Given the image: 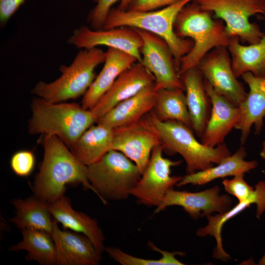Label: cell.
<instances>
[{
    "instance_id": "1",
    "label": "cell",
    "mask_w": 265,
    "mask_h": 265,
    "mask_svg": "<svg viewBox=\"0 0 265 265\" xmlns=\"http://www.w3.org/2000/svg\"><path fill=\"white\" fill-rule=\"evenodd\" d=\"M44 157L33 186L35 197L47 203L64 195L68 184L80 183L93 191L87 166L78 160L58 137L42 135Z\"/></svg>"
},
{
    "instance_id": "2",
    "label": "cell",
    "mask_w": 265,
    "mask_h": 265,
    "mask_svg": "<svg viewBox=\"0 0 265 265\" xmlns=\"http://www.w3.org/2000/svg\"><path fill=\"white\" fill-rule=\"evenodd\" d=\"M174 30L177 36L190 38L193 42L190 51L181 59L179 77L187 70L197 67L213 49L227 47L231 38L226 33L223 21L214 18L212 13L203 9L194 1L186 4L178 13Z\"/></svg>"
},
{
    "instance_id": "3",
    "label": "cell",
    "mask_w": 265,
    "mask_h": 265,
    "mask_svg": "<svg viewBox=\"0 0 265 265\" xmlns=\"http://www.w3.org/2000/svg\"><path fill=\"white\" fill-rule=\"evenodd\" d=\"M30 108L28 133L56 136L68 147L96 122L90 109L76 103H51L36 96Z\"/></svg>"
},
{
    "instance_id": "4",
    "label": "cell",
    "mask_w": 265,
    "mask_h": 265,
    "mask_svg": "<svg viewBox=\"0 0 265 265\" xmlns=\"http://www.w3.org/2000/svg\"><path fill=\"white\" fill-rule=\"evenodd\" d=\"M194 0H181L161 9L148 11L123 10L111 8L103 28L128 26L145 30L160 37L170 49L178 73L181 59L190 51L193 42L191 39L177 36L174 30V22L182 8Z\"/></svg>"
},
{
    "instance_id": "5",
    "label": "cell",
    "mask_w": 265,
    "mask_h": 265,
    "mask_svg": "<svg viewBox=\"0 0 265 265\" xmlns=\"http://www.w3.org/2000/svg\"><path fill=\"white\" fill-rule=\"evenodd\" d=\"M145 117L158 133L164 151L170 155L179 154L183 158L186 163V174L212 167L231 155L224 143L211 147L199 142L193 130L182 123L159 121L152 111Z\"/></svg>"
},
{
    "instance_id": "6",
    "label": "cell",
    "mask_w": 265,
    "mask_h": 265,
    "mask_svg": "<svg viewBox=\"0 0 265 265\" xmlns=\"http://www.w3.org/2000/svg\"><path fill=\"white\" fill-rule=\"evenodd\" d=\"M105 59L106 52L98 47L80 49L71 64L60 66L58 78L49 83L38 82L31 93L51 103L78 98L87 91L95 79V68Z\"/></svg>"
},
{
    "instance_id": "7",
    "label": "cell",
    "mask_w": 265,
    "mask_h": 265,
    "mask_svg": "<svg viewBox=\"0 0 265 265\" xmlns=\"http://www.w3.org/2000/svg\"><path fill=\"white\" fill-rule=\"evenodd\" d=\"M141 173L135 164L122 153L111 150L87 166L88 180L101 201L127 199Z\"/></svg>"
},
{
    "instance_id": "8",
    "label": "cell",
    "mask_w": 265,
    "mask_h": 265,
    "mask_svg": "<svg viewBox=\"0 0 265 265\" xmlns=\"http://www.w3.org/2000/svg\"><path fill=\"white\" fill-rule=\"evenodd\" d=\"M203 9L212 13L214 18L225 22L229 37L237 36L240 42L249 44L258 42L264 34L256 23L249 18L261 14L265 15V0H195Z\"/></svg>"
},
{
    "instance_id": "9",
    "label": "cell",
    "mask_w": 265,
    "mask_h": 265,
    "mask_svg": "<svg viewBox=\"0 0 265 265\" xmlns=\"http://www.w3.org/2000/svg\"><path fill=\"white\" fill-rule=\"evenodd\" d=\"M163 151L161 144L153 148L147 166L130 192L141 204L158 207L167 191L183 179L182 176L171 175V168L181 164L182 161L164 158Z\"/></svg>"
},
{
    "instance_id": "10",
    "label": "cell",
    "mask_w": 265,
    "mask_h": 265,
    "mask_svg": "<svg viewBox=\"0 0 265 265\" xmlns=\"http://www.w3.org/2000/svg\"><path fill=\"white\" fill-rule=\"evenodd\" d=\"M197 67L218 94L237 106L244 102L247 93L234 73L227 47H218L210 51Z\"/></svg>"
},
{
    "instance_id": "11",
    "label": "cell",
    "mask_w": 265,
    "mask_h": 265,
    "mask_svg": "<svg viewBox=\"0 0 265 265\" xmlns=\"http://www.w3.org/2000/svg\"><path fill=\"white\" fill-rule=\"evenodd\" d=\"M112 130V150L125 155L142 174L153 148L161 144L158 133L145 116L134 123Z\"/></svg>"
},
{
    "instance_id": "12",
    "label": "cell",
    "mask_w": 265,
    "mask_h": 265,
    "mask_svg": "<svg viewBox=\"0 0 265 265\" xmlns=\"http://www.w3.org/2000/svg\"><path fill=\"white\" fill-rule=\"evenodd\" d=\"M133 28L139 34L143 41L141 63L154 76L156 90L180 88L185 91L176 69L173 55L166 41L151 32Z\"/></svg>"
},
{
    "instance_id": "13",
    "label": "cell",
    "mask_w": 265,
    "mask_h": 265,
    "mask_svg": "<svg viewBox=\"0 0 265 265\" xmlns=\"http://www.w3.org/2000/svg\"><path fill=\"white\" fill-rule=\"evenodd\" d=\"M68 43L75 47L89 49L99 46L118 49L134 56L142 62V39L136 30L128 26L93 29L85 26L75 29Z\"/></svg>"
},
{
    "instance_id": "14",
    "label": "cell",
    "mask_w": 265,
    "mask_h": 265,
    "mask_svg": "<svg viewBox=\"0 0 265 265\" xmlns=\"http://www.w3.org/2000/svg\"><path fill=\"white\" fill-rule=\"evenodd\" d=\"M218 186L199 192L178 191L173 188L166 192L155 212H159L172 206L182 207L192 218L206 216L214 212L222 213L229 210L232 203L226 194H219Z\"/></svg>"
},
{
    "instance_id": "15",
    "label": "cell",
    "mask_w": 265,
    "mask_h": 265,
    "mask_svg": "<svg viewBox=\"0 0 265 265\" xmlns=\"http://www.w3.org/2000/svg\"><path fill=\"white\" fill-rule=\"evenodd\" d=\"M155 82L154 76L142 63H134L118 77L90 109L96 121L116 105Z\"/></svg>"
},
{
    "instance_id": "16",
    "label": "cell",
    "mask_w": 265,
    "mask_h": 265,
    "mask_svg": "<svg viewBox=\"0 0 265 265\" xmlns=\"http://www.w3.org/2000/svg\"><path fill=\"white\" fill-rule=\"evenodd\" d=\"M51 236L55 246L56 265H98L100 263L102 252L84 234L60 230L54 219Z\"/></svg>"
},
{
    "instance_id": "17",
    "label": "cell",
    "mask_w": 265,
    "mask_h": 265,
    "mask_svg": "<svg viewBox=\"0 0 265 265\" xmlns=\"http://www.w3.org/2000/svg\"><path fill=\"white\" fill-rule=\"evenodd\" d=\"M204 86L210 97L212 107L201 142L207 146L215 147L224 143L226 136L235 128L240 112L239 106L216 93L205 79Z\"/></svg>"
},
{
    "instance_id": "18",
    "label": "cell",
    "mask_w": 265,
    "mask_h": 265,
    "mask_svg": "<svg viewBox=\"0 0 265 265\" xmlns=\"http://www.w3.org/2000/svg\"><path fill=\"white\" fill-rule=\"evenodd\" d=\"M241 77L249 88L246 99L239 106L240 114L235 128L240 131V142L243 145L252 127L256 134L263 129L265 118V78L256 77L250 72L243 74Z\"/></svg>"
},
{
    "instance_id": "19",
    "label": "cell",
    "mask_w": 265,
    "mask_h": 265,
    "mask_svg": "<svg viewBox=\"0 0 265 265\" xmlns=\"http://www.w3.org/2000/svg\"><path fill=\"white\" fill-rule=\"evenodd\" d=\"M186 91L187 106L191 127L200 138L210 118L212 105L204 86V78L196 67L180 76Z\"/></svg>"
},
{
    "instance_id": "20",
    "label": "cell",
    "mask_w": 265,
    "mask_h": 265,
    "mask_svg": "<svg viewBox=\"0 0 265 265\" xmlns=\"http://www.w3.org/2000/svg\"><path fill=\"white\" fill-rule=\"evenodd\" d=\"M156 93L155 83L149 85L116 105L97 119L96 123L106 125L112 129L134 123L153 110Z\"/></svg>"
},
{
    "instance_id": "21",
    "label": "cell",
    "mask_w": 265,
    "mask_h": 265,
    "mask_svg": "<svg viewBox=\"0 0 265 265\" xmlns=\"http://www.w3.org/2000/svg\"><path fill=\"white\" fill-rule=\"evenodd\" d=\"M136 62H138L137 59L130 54L108 48L106 52V59L102 69L83 95L82 106L90 109L118 77Z\"/></svg>"
},
{
    "instance_id": "22",
    "label": "cell",
    "mask_w": 265,
    "mask_h": 265,
    "mask_svg": "<svg viewBox=\"0 0 265 265\" xmlns=\"http://www.w3.org/2000/svg\"><path fill=\"white\" fill-rule=\"evenodd\" d=\"M53 219L66 228L86 236L101 252L105 250V237L97 221L82 212L75 211L64 195L48 203Z\"/></svg>"
},
{
    "instance_id": "23",
    "label": "cell",
    "mask_w": 265,
    "mask_h": 265,
    "mask_svg": "<svg viewBox=\"0 0 265 265\" xmlns=\"http://www.w3.org/2000/svg\"><path fill=\"white\" fill-rule=\"evenodd\" d=\"M112 128L97 123L89 127L70 146V150L78 160L88 166L112 150Z\"/></svg>"
},
{
    "instance_id": "24",
    "label": "cell",
    "mask_w": 265,
    "mask_h": 265,
    "mask_svg": "<svg viewBox=\"0 0 265 265\" xmlns=\"http://www.w3.org/2000/svg\"><path fill=\"white\" fill-rule=\"evenodd\" d=\"M246 156L245 148L241 146L234 154L224 159L215 166L183 176L177 186L188 184L202 186L218 178L248 172L256 168L258 163L256 160H245Z\"/></svg>"
},
{
    "instance_id": "25",
    "label": "cell",
    "mask_w": 265,
    "mask_h": 265,
    "mask_svg": "<svg viewBox=\"0 0 265 265\" xmlns=\"http://www.w3.org/2000/svg\"><path fill=\"white\" fill-rule=\"evenodd\" d=\"M227 48L238 78L247 72L265 78V34L258 42L248 45L241 44L237 36L231 37Z\"/></svg>"
},
{
    "instance_id": "26",
    "label": "cell",
    "mask_w": 265,
    "mask_h": 265,
    "mask_svg": "<svg viewBox=\"0 0 265 265\" xmlns=\"http://www.w3.org/2000/svg\"><path fill=\"white\" fill-rule=\"evenodd\" d=\"M16 215L9 220L22 230L34 229L52 233L54 219L50 212L48 203L35 197L12 201Z\"/></svg>"
},
{
    "instance_id": "27",
    "label": "cell",
    "mask_w": 265,
    "mask_h": 265,
    "mask_svg": "<svg viewBox=\"0 0 265 265\" xmlns=\"http://www.w3.org/2000/svg\"><path fill=\"white\" fill-rule=\"evenodd\" d=\"M184 91L180 88L157 90L155 104L151 111L154 116L159 121H176L192 129Z\"/></svg>"
},
{
    "instance_id": "28",
    "label": "cell",
    "mask_w": 265,
    "mask_h": 265,
    "mask_svg": "<svg viewBox=\"0 0 265 265\" xmlns=\"http://www.w3.org/2000/svg\"><path fill=\"white\" fill-rule=\"evenodd\" d=\"M23 239L18 244L11 246L10 251L25 250L27 251L26 259L33 260L42 265L56 264L55 246L48 233L37 229H26L22 230Z\"/></svg>"
},
{
    "instance_id": "29",
    "label": "cell",
    "mask_w": 265,
    "mask_h": 265,
    "mask_svg": "<svg viewBox=\"0 0 265 265\" xmlns=\"http://www.w3.org/2000/svg\"><path fill=\"white\" fill-rule=\"evenodd\" d=\"M244 174L234 176L222 182L225 190L235 197L238 202L251 201L257 206L256 216L260 219L265 212V181H261L255 187L250 186L244 179Z\"/></svg>"
},
{
    "instance_id": "30",
    "label": "cell",
    "mask_w": 265,
    "mask_h": 265,
    "mask_svg": "<svg viewBox=\"0 0 265 265\" xmlns=\"http://www.w3.org/2000/svg\"><path fill=\"white\" fill-rule=\"evenodd\" d=\"M154 251L160 253L162 257L158 260L137 258L127 254L120 249L114 247H106L105 250L114 261L122 265H183L184 263L178 260L177 255H183L181 252H169L160 249L153 243L148 244Z\"/></svg>"
},
{
    "instance_id": "31",
    "label": "cell",
    "mask_w": 265,
    "mask_h": 265,
    "mask_svg": "<svg viewBox=\"0 0 265 265\" xmlns=\"http://www.w3.org/2000/svg\"><path fill=\"white\" fill-rule=\"evenodd\" d=\"M96 3L95 7L90 10L87 16V22L93 29H102L106 16L116 2L119 1L118 8L128 10L132 0H93Z\"/></svg>"
},
{
    "instance_id": "32",
    "label": "cell",
    "mask_w": 265,
    "mask_h": 265,
    "mask_svg": "<svg viewBox=\"0 0 265 265\" xmlns=\"http://www.w3.org/2000/svg\"><path fill=\"white\" fill-rule=\"evenodd\" d=\"M10 163L15 174L20 177H27L34 169L35 157L31 151H19L12 155Z\"/></svg>"
},
{
    "instance_id": "33",
    "label": "cell",
    "mask_w": 265,
    "mask_h": 265,
    "mask_svg": "<svg viewBox=\"0 0 265 265\" xmlns=\"http://www.w3.org/2000/svg\"><path fill=\"white\" fill-rule=\"evenodd\" d=\"M181 0H132L128 10L148 11L176 3Z\"/></svg>"
},
{
    "instance_id": "34",
    "label": "cell",
    "mask_w": 265,
    "mask_h": 265,
    "mask_svg": "<svg viewBox=\"0 0 265 265\" xmlns=\"http://www.w3.org/2000/svg\"><path fill=\"white\" fill-rule=\"evenodd\" d=\"M26 0H0V26L3 28Z\"/></svg>"
},
{
    "instance_id": "35",
    "label": "cell",
    "mask_w": 265,
    "mask_h": 265,
    "mask_svg": "<svg viewBox=\"0 0 265 265\" xmlns=\"http://www.w3.org/2000/svg\"><path fill=\"white\" fill-rule=\"evenodd\" d=\"M260 155L261 158L265 161V140L263 142Z\"/></svg>"
},
{
    "instance_id": "36",
    "label": "cell",
    "mask_w": 265,
    "mask_h": 265,
    "mask_svg": "<svg viewBox=\"0 0 265 265\" xmlns=\"http://www.w3.org/2000/svg\"><path fill=\"white\" fill-rule=\"evenodd\" d=\"M258 265H265V254L259 261Z\"/></svg>"
}]
</instances>
